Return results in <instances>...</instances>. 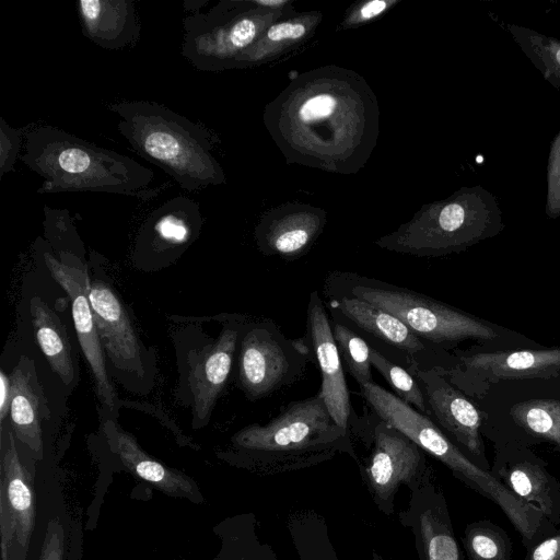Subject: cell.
Returning <instances> with one entry per match:
<instances>
[{
    "mask_svg": "<svg viewBox=\"0 0 560 560\" xmlns=\"http://www.w3.org/2000/svg\"><path fill=\"white\" fill-rule=\"evenodd\" d=\"M352 434L370 448L369 456L358 464L362 481L377 509L389 517L399 488L412 491L432 475L427 454L372 411L365 419L358 418Z\"/></svg>",
    "mask_w": 560,
    "mask_h": 560,
    "instance_id": "cell-9",
    "label": "cell"
},
{
    "mask_svg": "<svg viewBox=\"0 0 560 560\" xmlns=\"http://www.w3.org/2000/svg\"><path fill=\"white\" fill-rule=\"evenodd\" d=\"M38 460L1 423L0 438V533L1 549L9 560H26L37 511Z\"/></svg>",
    "mask_w": 560,
    "mask_h": 560,
    "instance_id": "cell-13",
    "label": "cell"
},
{
    "mask_svg": "<svg viewBox=\"0 0 560 560\" xmlns=\"http://www.w3.org/2000/svg\"><path fill=\"white\" fill-rule=\"evenodd\" d=\"M372 560H384V558L376 549H372Z\"/></svg>",
    "mask_w": 560,
    "mask_h": 560,
    "instance_id": "cell-42",
    "label": "cell"
},
{
    "mask_svg": "<svg viewBox=\"0 0 560 560\" xmlns=\"http://www.w3.org/2000/svg\"><path fill=\"white\" fill-rule=\"evenodd\" d=\"M24 137L20 160L44 179L38 194L107 192L141 200L160 194V187H152V170L127 155L52 126Z\"/></svg>",
    "mask_w": 560,
    "mask_h": 560,
    "instance_id": "cell-3",
    "label": "cell"
},
{
    "mask_svg": "<svg viewBox=\"0 0 560 560\" xmlns=\"http://www.w3.org/2000/svg\"><path fill=\"white\" fill-rule=\"evenodd\" d=\"M514 424L536 441L547 442L560 452V399L530 398L512 405Z\"/></svg>",
    "mask_w": 560,
    "mask_h": 560,
    "instance_id": "cell-30",
    "label": "cell"
},
{
    "mask_svg": "<svg viewBox=\"0 0 560 560\" xmlns=\"http://www.w3.org/2000/svg\"><path fill=\"white\" fill-rule=\"evenodd\" d=\"M504 229L497 197L481 185L465 186L448 198L423 206L415 217L375 245L418 257L460 253Z\"/></svg>",
    "mask_w": 560,
    "mask_h": 560,
    "instance_id": "cell-6",
    "label": "cell"
},
{
    "mask_svg": "<svg viewBox=\"0 0 560 560\" xmlns=\"http://www.w3.org/2000/svg\"><path fill=\"white\" fill-rule=\"evenodd\" d=\"M372 366L384 377L399 399L430 418L422 387L410 371L384 357L371 347Z\"/></svg>",
    "mask_w": 560,
    "mask_h": 560,
    "instance_id": "cell-35",
    "label": "cell"
},
{
    "mask_svg": "<svg viewBox=\"0 0 560 560\" xmlns=\"http://www.w3.org/2000/svg\"><path fill=\"white\" fill-rule=\"evenodd\" d=\"M257 526L253 512L229 515L218 522L212 532L219 548L212 560H278L272 546L260 539Z\"/></svg>",
    "mask_w": 560,
    "mask_h": 560,
    "instance_id": "cell-29",
    "label": "cell"
},
{
    "mask_svg": "<svg viewBox=\"0 0 560 560\" xmlns=\"http://www.w3.org/2000/svg\"><path fill=\"white\" fill-rule=\"evenodd\" d=\"M323 209L287 203L266 212L255 228L259 252L269 257L294 260L304 256L326 224Z\"/></svg>",
    "mask_w": 560,
    "mask_h": 560,
    "instance_id": "cell-22",
    "label": "cell"
},
{
    "mask_svg": "<svg viewBox=\"0 0 560 560\" xmlns=\"http://www.w3.org/2000/svg\"><path fill=\"white\" fill-rule=\"evenodd\" d=\"M304 337L313 361H315L320 372L319 393L326 407L336 423L351 432L358 417L350 402L345 366L334 339L330 317L316 290L310 294Z\"/></svg>",
    "mask_w": 560,
    "mask_h": 560,
    "instance_id": "cell-19",
    "label": "cell"
},
{
    "mask_svg": "<svg viewBox=\"0 0 560 560\" xmlns=\"http://www.w3.org/2000/svg\"><path fill=\"white\" fill-rule=\"evenodd\" d=\"M77 10L84 36L104 49H121L140 37V23L131 0H80Z\"/></svg>",
    "mask_w": 560,
    "mask_h": 560,
    "instance_id": "cell-26",
    "label": "cell"
},
{
    "mask_svg": "<svg viewBox=\"0 0 560 560\" xmlns=\"http://www.w3.org/2000/svg\"><path fill=\"white\" fill-rule=\"evenodd\" d=\"M44 261L71 300L74 329L92 370L100 402L109 416H117L121 402L107 374L106 358L89 300V276L84 269L69 265L63 259L58 260L49 252H44Z\"/></svg>",
    "mask_w": 560,
    "mask_h": 560,
    "instance_id": "cell-18",
    "label": "cell"
},
{
    "mask_svg": "<svg viewBox=\"0 0 560 560\" xmlns=\"http://www.w3.org/2000/svg\"><path fill=\"white\" fill-rule=\"evenodd\" d=\"M334 339L347 372L359 386L372 383L371 346L342 320L330 316Z\"/></svg>",
    "mask_w": 560,
    "mask_h": 560,
    "instance_id": "cell-33",
    "label": "cell"
},
{
    "mask_svg": "<svg viewBox=\"0 0 560 560\" xmlns=\"http://www.w3.org/2000/svg\"><path fill=\"white\" fill-rule=\"evenodd\" d=\"M545 212L549 219L560 217V130L552 139L549 149Z\"/></svg>",
    "mask_w": 560,
    "mask_h": 560,
    "instance_id": "cell-36",
    "label": "cell"
},
{
    "mask_svg": "<svg viewBox=\"0 0 560 560\" xmlns=\"http://www.w3.org/2000/svg\"><path fill=\"white\" fill-rule=\"evenodd\" d=\"M419 381L430 409V418L477 465L490 470L482 440L486 412L451 384L440 370L418 371Z\"/></svg>",
    "mask_w": 560,
    "mask_h": 560,
    "instance_id": "cell-17",
    "label": "cell"
},
{
    "mask_svg": "<svg viewBox=\"0 0 560 560\" xmlns=\"http://www.w3.org/2000/svg\"><path fill=\"white\" fill-rule=\"evenodd\" d=\"M322 19V13L318 11L304 13L293 11L269 26L258 40L236 59L234 69L271 61L304 44L314 35Z\"/></svg>",
    "mask_w": 560,
    "mask_h": 560,
    "instance_id": "cell-27",
    "label": "cell"
},
{
    "mask_svg": "<svg viewBox=\"0 0 560 560\" xmlns=\"http://www.w3.org/2000/svg\"><path fill=\"white\" fill-rule=\"evenodd\" d=\"M118 117V132L145 160L159 166L188 192L225 183L213 155L220 142L205 125L152 101L107 104Z\"/></svg>",
    "mask_w": 560,
    "mask_h": 560,
    "instance_id": "cell-5",
    "label": "cell"
},
{
    "mask_svg": "<svg viewBox=\"0 0 560 560\" xmlns=\"http://www.w3.org/2000/svg\"><path fill=\"white\" fill-rule=\"evenodd\" d=\"M504 26L542 78L560 90V38L517 24Z\"/></svg>",
    "mask_w": 560,
    "mask_h": 560,
    "instance_id": "cell-32",
    "label": "cell"
},
{
    "mask_svg": "<svg viewBox=\"0 0 560 560\" xmlns=\"http://www.w3.org/2000/svg\"><path fill=\"white\" fill-rule=\"evenodd\" d=\"M37 511L26 560H82L80 511L68 500L61 472L45 458L38 462Z\"/></svg>",
    "mask_w": 560,
    "mask_h": 560,
    "instance_id": "cell-15",
    "label": "cell"
},
{
    "mask_svg": "<svg viewBox=\"0 0 560 560\" xmlns=\"http://www.w3.org/2000/svg\"><path fill=\"white\" fill-rule=\"evenodd\" d=\"M103 432L109 450L139 479L151 483L168 497L186 499L196 504L205 502L200 488L191 477L151 457L115 420L106 418Z\"/></svg>",
    "mask_w": 560,
    "mask_h": 560,
    "instance_id": "cell-24",
    "label": "cell"
},
{
    "mask_svg": "<svg viewBox=\"0 0 560 560\" xmlns=\"http://www.w3.org/2000/svg\"><path fill=\"white\" fill-rule=\"evenodd\" d=\"M397 0H369L355 4L345 15L342 28L358 27L368 24L382 16Z\"/></svg>",
    "mask_w": 560,
    "mask_h": 560,
    "instance_id": "cell-38",
    "label": "cell"
},
{
    "mask_svg": "<svg viewBox=\"0 0 560 560\" xmlns=\"http://www.w3.org/2000/svg\"><path fill=\"white\" fill-rule=\"evenodd\" d=\"M349 430L336 423L322 394L291 401L267 423H253L235 432L219 457L260 476L306 469L347 454L357 464Z\"/></svg>",
    "mask_w": 560,
    "mask_h": 560,
    "instance_id": "cell-2",
    "label": "cell"
},
{
    "mask_svg": "<svg viewBox=\"0 0 560 560\" xmlns=\"http://www.w3.org/2000/svg\"><path fill=\"white\" fill-rule=\"evenodd\" d=\"M10 377V425L15 438L32 451L38 462H42L46 458L42 422L49 418V409L34 361L21 355Z\"/></svg>",
    "mask_w": 560,
    "mask_h": 560,
    "instance_id": "cell-25",
    "label": "cell"
},
{
    "mask_svg": "<svg viewBox=\"0 0 560 560\" xmlns=\"http://www.w3.org/2000/svg\"><path fill=\"white\" fill-rule=\"evenodd\" d=\"M313 357L305 337L288 338L269 318L248 319L237 347V384L250 401L299 381Z\"/></svg>",
    "mask_w": 560,
    "mask_h": 560,
    "instance_id": "cell-10",
    "label": "cell"
},
{
    "mask_svg": "<svg viewBox=\"0 0 560 560\" xmlns=\"http://www.w3.org/2000/svg\"><path fill=\"white\" fill-rule=\"evenodd\" d=\"M490 471L518 500L537 508L552 525L560 523V482L526 445L517 441L500 444Z\"/></svg>",
    "mask_w": 560,
    "mask_h": 560,
    "instance_id": "cell-20",
    "label": "cell"
},
{
    "mask_svg": "<svg viewBox=\"0 0 560 560\" xmlns=\"http://www.w3.org/2000/svg\"><path fill=\"white\" fill-rule=\"evenodd\" d=\"M30 311L35 338L43 354L62 383L72 388L77 376L66 327L38 295L31 299Z\"/></svg>",
    "mask_w": 560,
    "mask_h": 560,
    "instance_id": "cell-28",
    "label": "cell"
},
{
    "mask_svg": "<svg viewBox=\"0 0 560 560\" xmlns=\"http://www.w3.org/2000/svg\"><path fill=\"white\" fill-rule=\"evenodd\" d=\"M462 541L468 560H511L512 542L509 535L490 521L469 523Z\"/></svg>",
    "mask_w": 560,
    "mask_h": 560,
    "instance_id": "cell-34",
    "label": "cell"
},
{
    "mask_svg": "<svg viewBox=\"0 0 560 560\" xmlns=\"http://www.w3.org/2000/svg\"><path fill=\"white\" fill-rule=\"evenodd\" d=\"M202 214L198 201L173 197L147 218L138 240L137 253L143 257H168L184 250L200 233Z\"/></svg>",
    "mask_w": 560,
    "mask_h": 560,
    "instance_id": "cell-23",
    "label": "cell"
},
{
    "mask_svg": "<svg viewBox=\"0 0 560 560\" xmlns=\"http://www.w3.org/2000/svg\"><path fill=\"white\" fill-rule=\"evenodd\" d=\"M264 124L287 163L351 175L376 145L380 108L363 77L330 65L291 79Z\"/></svg>",
    "mask_w": 560,
    "mask_h": 560,
    "instance_id": "cell-1",
    "label": "cell"
},
{
    "mask_svg": "<svg viewBox=\"0 0 560 560\" xmlns=\"http://www.w3.org/2000/svg\"><path fill=\"white\" fill-rule=\"evenodd\" d=\"M325 296L330 316L346 323L372 348L412 374L433 369L444 371L454 363L453 352L424 342L393 314L354 296Z\"/></svg>",
    "mask_w": 560,
    "mask_h": 560,
    "instance_id": "cell-12",
    "label": "cell"
},
{
    "mask_svg": "<svg viewBox=\"0 0 560 560\" xmlns=\"http://www.w3.org/2000/svg\"><path fill=\"white\" fill-rule=\"evenodd\" d=\"M249 318L234 314L225 316L215 340L192 350L186 359L184 389L189 393L195 428L206 425L214 405L231 374L242 331Z\"/></svg>",
    "mask_w": 560,
    "mask_h": 560,
    "instance_id": "cell-16",
    "label": "cell"
},
{
    "mask_svg": "<svg viewBox=\"0 0 560 560\" xmlns=\"http://www.w3.org/2000/svg\"><path fill=\"white\" fill-rule=\"evenodd\" d=\"M323 291L364 300L399 318L424 342L446 351L452 352L468 340L497 349L537 345L522 334L425 294L357 272H329Z\"/></svg>",
    "mask_w": 560,
    "mask_h": 560,
    "instance_id": "cell-4",
    "label": "cell"
},
{
    "mask_svg": "<svg viewBox=\"0 0 560 560\" xmlns=\"http://www.w3.org/2000/svg\"><path fill=\"white\" fill-rule=\"evenodd\" d=\"M360 392L374 415L406 434L458 480L493 501L514 527L530 520L532 505L518 500L490 470L477 465L431 418L374 382L361 386Z\"/></svg>",
    "mask_w": 560,
    "mask_h": 560,
    "instance_id": "cell-7",
    "label": "cell"
},
{
    "mask_svg": "<svg viewBox=\"0 0 560 560\" xmlns=\"http://www.w3.org/2000/svg\"><path fill=\"white\" fill-rule=\"evenodd\" d=\"M89 300L102 349L119 382L129 390H150L154 375V357L137 336L114 289L100 280L90 281Z\"/></svg>",
    "mask_w": 560,
    "mask_h": 560,
    "instance_id": "cell-14",
    "label": "cell"
},
{
    "mask_svg": "<svg viewBox=\"0 0 560 560\" xmlns=\"http://www.w3.org/2000/svg\"><path fill=\"white\" fill-rule=\"evenodd\" d=\"M23 131L10 126L0 117V178L13 171L21 150Z\"/></svg>",
    "mask_w": 560,
    "mask_h": 560,
    "instance_id": "cell-37",
    "label": "cell"
},
{
    "mask_svg": "<svg viewBox=\"0 0 560 560\" xmlns=\"http://www.w3.org/2000/svg\"><path fill=\"white\" fill-rule=\"evenodd\" d=\"M454 363L441 373L469 398H482L505 382L538 381L560 387V348L455 349Z\"/></svg>",
    "mask_w": 560,
    "mask_h": 560,
    "instance_id": "cell-11",
    "label": "cell"
},
{
    "mask_svg": "<svg viewBox=\"0 0 560 560\" xmlns=\"http://www.w3.org/2000/svg\"><path fill=\"white\" fill-rule=\"evenodd\" d=\"M12 397V384L10 375H7L3 370H0V421L10 413V404Z\"/></svg>",
    "mask_w": 560,
    "mask_h": 560,
    "instance_id": "cell-40",
    "label": "cell"
},
{
    "mask_svg": "<svg viewBox=\"0 0 560 560\" xmlns=\"http://www.w3.org/2000/svg\"><path fill=\"white\" fill-rule=\"evenodd\" d=\"M525 560H560V533L550 535L534 545Z\"/></svg>",
    "mask_w": 560,
    "mask_h": 560,
    "instance_id": "cell-39",
    "label": "cell"
},
{
    "mask_svg": "<svg viewBox=\"0 0 560 560\" xmlns=\"http://www.w3.org/2000/svg\"><path fill=\"white\" fill-rule=\"evenodd\" d=\"M287 529L299 560H339L328 525L316 512L291 514L287 520Z\"/></svg>",
    "mask_w": 560,
    "mask_h": 560,
    "instance_id": "cell-31",
    "label": "cell"
},
{
    "mask_svg": "<svg viewBox=\"0 0 560 560\" xmlns=\"http://www.w3.org/2000/svg\"><path fill=\"white\" fill-rule=\"evenodd\" d=\"M176 560H186V559H176Z\"/></svg>",
    "mask_w": 560,
    "mask_h": 560,
    "instance_id": "cell-43",
    "label": "cell"
},
{
    "mask_svg": "<svg viewBox=\"0 0 560 560\" xmlns=\"http://www.w3.org/2000/svg\"><path fill=\"white\" fill-rule=\"evenodd\" d=\"M398 520L411 530L419 560H465L443 490L432 475L410 491L408 506L399 512Z\"/></svg>",
    "mask_w": 560,
    "mask_h": 560,
    "instance_id": "cell-21",
    "label": "cell"
},
{
    "mask_svg": "<svg viewBox=\"0 0 560 560\" xmlns=\"http://www.w3.org/2000/svg\"><path fill=\"white\" fill-rule=\"evenodd\" d=\"M293 12L268 9L255 0H221L183 20L182 55L199 71L234 69L236 59L273 23Z\"/></svg>",
    "mask_w": 560,
    "mask_h": 560,
    "instance_id": "cell-8",
    "label": "cell"
},
{
    "mask_svg": "<svg viewBox=\"0 0 560 560\" xmlns=\"http://www.w3.org/2000/svg\"><path fill=\"white\" fill-rule=\"evenodd\" d=\"M207 0H194V1H185L184 7L186 11H191V13L199 12L206 4Z\"/></svg>",
    "mask_w": 560,
    "mask_h": 560,
    "instance_id": "cell-41",
    "label": "cell"
}]
</instances>
